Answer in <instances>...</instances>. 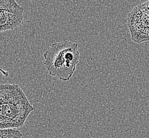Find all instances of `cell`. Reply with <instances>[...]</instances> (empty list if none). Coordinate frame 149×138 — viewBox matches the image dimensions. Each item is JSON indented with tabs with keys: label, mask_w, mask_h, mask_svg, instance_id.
Here are the masks:
<instances>
[{
	"label": "cell",
	"mask_w": 149,
	"mask_h": 138,
	"mask_svg": "<svg viewBox=\"0 0 149 138\" xmlns=\"http://www.w3.org/2000/svg\"><path fill=\"white\" fill-rule=\"evenodd\" d=\"M33 110L34 107L19 85L0 84V129L24 126Z\"/></svg>",
	"instance_id": "1"
},
{
	"label": "cell",
	"mask_w": 149,
	"mask_h": 138,
	"mask_svg": "<svg viewBox=\"0 0 149 138\" xmlns=\"http://www.w3.org/2000/svg\"><path fill=\"white\" fill-rule=\"evenodd\" d=\"M44 64L49 75L62 81H69L80 58L78 43L68 40L53 43L44 54Z\"/></svg>",
	"instance_id": "2"
},
{
	"label": "cell",
	"mask_w": 149,
	"mask_h": 138,
	"mask_svg": "<svg viewBox=\"0 0 149 138\" xmlns=\"http://www.w3.org/2000/svg\"><path fill=\"white\" fill-rule=\"evenodd\" d=\"M24 12L16 0H0V33L17 28L23 20Z\"/></svg>",
	"instance_id": "3"
},
{
	"label": "cell",
	"mask_w": 149,
	"mask_h": 138,
	"mask_svg": "<svg viewBox=\"0 0 149 138\" xmlns=\"http://www.w3.org/2000/svg\"><path fill=\"white\" fill-rule=\"evenodd\" d=\"M21 132L15 129H0V138H21Z\"/></svg>",
	"instance_id": "4"
}]
</instances>
